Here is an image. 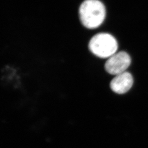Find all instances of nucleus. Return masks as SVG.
<instances>
[{"mask_svg": "<svg viewBox=\"0 0 148 148\" xmlns=\"http://www.w3.org/2000/svg\"><path fill=\"white\" fill-rule=\"evenodd\" d=\"M79 16L82 24L93 29L99 27L106 18V7L99 0H85L80 5Z\"/></svg>", "mask_w": 148, "mask_h": 148, "instance_id": "1", "label": "nucleus"}, {"mask_svg": "<svg viewBox=\"0 0 148 148\" xmlns=\"http://www.w3.org/2000/svg\"><path fill=\"white\" fill-rule=\"evenodd\" d=\"M90 52L100 58H109L117 52L118 43L115 38L108 33H99L91 38L88 43Z\"/></svg>", "mask_w": 148, "mask_h": 148, "instance_id": "2", "label": "nucleus"}, {"mask_svg": "<svg viewBox=\"0 0 148 148\" xmlns=\"http://www.w3.org/2000/svg\"><path fill=\"white\" fill-rule=\"evenodd\" d=\"M131 63V58L126 52H116L108 58L104 65L107 73L117 75L126 71Z\"/></svg>", "mask_w": 148, "mask_h": 148, "instance_id": "3", "label": "nucleus"}, {"mask_svg": "<svg viewBox=\"0 0 148 148\" xmlns=\"http://www.w3.org/2000/svg\"><path fill=\"white\" fill-rule=\"evenodd\" d=\"M133 84L132 75L127 71L116 75L111 81L110 87L115 93L124 94L131 88Z\"/></svg>", "mask_w": 148, "mask_h": 148, "instance_id": "4", "label": "nucleus"}]
</instances>
